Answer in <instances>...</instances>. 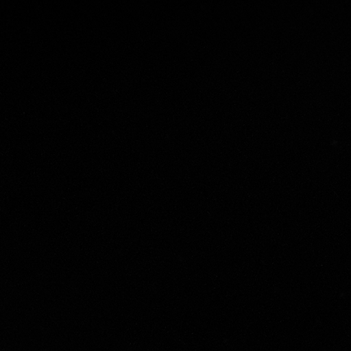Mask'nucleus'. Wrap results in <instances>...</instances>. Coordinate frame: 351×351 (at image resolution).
I'll return each instance as SVG.
<instances>
[]
</instances>
